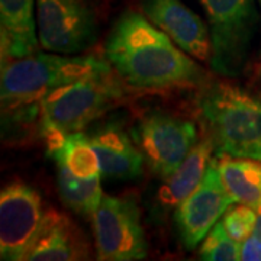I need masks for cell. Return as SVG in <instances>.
Segmentation results:
<instances>
[{"label": "cell", "mask_w": 261, "mask_h": 261, "mask_svg": "<svg viewBox=\"0 0 261 261\" xmlns=\"http://www.w3.org/2000/svg\"><path fill=\"white\" fill-rule=\"evenodd\" d=\"M105 58L126 86L138 90L202 87L206 75L192 57L145 15L123 12L105 41Z\"/></svg>", "instance_id": "1"}, {"label": "cell", "mask_w": 261, "mask_h": 261, "mask_svg": "<svg viewBox=\"0 0 261 261\" xmlns=\"http://www.w3.org/2000/svg\"><path fill=\"white\" fill-rule=\"evenodd\" d=\"M196 105L216 155L261 160V97L218 80L202 84Z\"/></svg>", "instance_id": "2"}, {"label": "cell", "mask_w": 261, "mask_h": 261, "mask_svg": "<svg viewBox=\"0 0 261 261\" xmlns=\"http://www.w3.org/2000/svg\"><path fill=\"white\" fill-rule=\"evenodd\" d=\"M112 70L106 58L68 56L58 53H35L2 61L0 97L5 111L29 112L51 90L90 75Z\"/></svg>", "instance_id": "3"}, {"label": "cell", "mask_w": 261, "mask_h": 261, "mask_svg": "<svg viewBox=\"0 0 261 261\" xmlns=\"http://www.w3.org/2000/svg\"><path fill=\"white\" fill-rule=\"evenodd\" d=\"M112 70L57 87L39 102L42 132H80L125 100L126 92Z\"/></svg>", "instance_id": "4"}, {"label": "cell", "mask_w": 261, "mask_h": 261, "mask_svg": "<svg viewBox=\"0 0 261 261\" xmlns=\"http://www.w3.org/2000/svg\"><path fill=\"white\" fill-rule=\"evenodd\" d=\"M211 29V70L225 79L244 74L257 28L254 0H199Z\"/></svg>", "instance_id": "5"}, {"label": "cell", "mask_w": 261, "mask_h": 261, "mask_svg": "<svg viewBox=\"0 0 261 261\" xmlns=\"http://www.w3.org/2000/svg\"><path fill=\"white\" fill-rule=\"evenodd\" d=\"M132 137L145 164L161 178L171 176L199 142L193 122L160 111L145 113L132 129Z\"/></svg>", "instance_id": "6"}, {"label": "cell", "mask_w": 261, "mask_h": 261, "mask_svg": "<svg viewBox=\"0 0 261 261\" xmlns=\"http://www.w3.org/2000/svg\"><path fill=\"white\" fill-rule=\"evenodd\" d=\"M90 219L97 260L135 261L147 257L148 244L134 199L103 196Z\"/></svg>", "instance_id": "7"}, {"label": "cell", "mask_w": 261, "mask_h": 261, "mask_svg": "<svg viewBox=\"0 0 261 261\" xmlns=\"http://www.w3.org/2000/svg\"><path fill=\"white\" fill-rule=\"evenodd\" d=\"M39 47L74 56L97 39V19L86 0H37Z\"/></svg>", "instance_id": "8"}, {"label": "cell", "mask_w": 261, "mask_h": 261, "mask_svg": "<svg viewBox=\"0 0 261 261\" xmlns=\"http://www.w3.org/2000/svg\"><path fill=\"white\" fill-rule=\"evenodd\" d=\"M41 196L23 181H12L0 193V258L25 260L44 221Z\"/></svg>", "instance_id": "9"}, {"label": "cell", "mask_w": 261, "mask_h": 261, "mask_svg": "<svg viewBox=\"0 0 261 261\" xmlns=\"http://www.w3.org/2000/svg\"><path fill=\"white\" fill-rule=\"evenodd\" d=\"M235 203L219 173L216 157L212 159L202 183L176 207L174 224L187 250H193L225 212Z\"/></svg>", "instance_id": "10"}, {"label": "cell", "mask_w": 261, "mask_h": 261, "mask_svg": "<svg viewBox=\"0 0 261 261\" xmlns=\"http://www.w3.org/2000/svg\"><path fill=\"white\" fill-rule=\"evenodd\" d=\"M142 13L185 53L211 63L212 38L209 25L181 0H140Z\"/></svg>", "instance_id": "11"}, {"label": "cell", "mask_w": 261, "mask_h": 261, "mask_svg": "<svg viewBox=\"0 0 261 261\" xmlns=\"http://www.w3.org/2000/svg\"><path fill=\"white\" fill-rule=\"evenodd\" d=\"M90 258L89 241L79 226L56 209L45 211L44 221L27 261H74Z\"/></svg>", "instance_id": "12"}, {"label": "cell", "mask_w": 261, "mask_h": 261, "mask_svg": "<svg viewBox=\"0 0 261 261\" xmlns=\"http://www.w3.org/2000/svg\"><path fill=\"white\" fill-rule=\"evenodd\" d=\"M100 160L102 177L115 180H135L144 171L145 160L129 135L118 123H105L89 135Z\"/></svg>", "instance_id": "13"}, {"label": "cell", "mask_w": 261, "mask_h": 261, "mask_svg": "<svg viewBox=\"0 0 261 261\" xmlns=\"http://www.w3.org/2000/svg\"><path fill=\"white\" fill-rule=\"evenodd\" d=\"M2 61L38 53L37 0H0Z\"/></svg>", "instance_id": "14"}, {"label": "cell", "mask_w": 261, "mask_h": 261, "mask_svg": "<svg viewBox=\"0 0 261 261\" xmlns=\"http://www.w3.org/2000/svg\"><path fill=\"white\" fill-rule=\"evenodd\" d=\"M214 154V144L205 135V138L199 141L187 154L177 170L164 178V183L159 190L160 203L164 207L173 209L177 207L187 196L192 195L205 177Z\"/></svg>", "instance_id": "15"}, {"label": "cell", "mask_w": 261, "mask_h": 261, "mask_svg": "<svg viewBox=\"0 0 261 261\" xmlns=\"http://www.w3.org/2000/svg\"><path fill=\"white\" fill-rule=\"evenodd\" d=\"M216 163L235 203L261 211V160L216 155Z\"/></svg>", "instance_id": "16"}, {"label": "cell", "mask_w": 261, "mask_h": 261, "mask_svg": "<svg viewBox=\"0 0 261 261\" xmlns=\"http://www.w3.org/2000/svg\"><path fill=\"white\" fill-rule=\"evenodd\" d=\"M56 164L57 186L61 200L75 214L92 218L96 209L102 203V176L93 178L79 177L63 163Z\"/></svg>", "instance_id": "17"}, {"label": "cell", "mask_w": 261, "mask_h": 261, "mask_svg": "<svg viewBox=\"0 0 261 261\" xmlns=\"http://www.w3.org/2000/svg\"><path fill=\"white\" fill-rule=\"evenodd\" d=\"M56 163H63L74 173L83 178H93L102 176L100 160L97 157L90 138L83 132L67 134L64 142L60 148L51 152Z\"/></svg>", "instance_id": "18"}, {"label": "cell", "mask_w": 261, "mask_h": 261, "mask_svg": "<svg viewBox=\"0 0 261 261\" xmlns=\"http://www.w3.org/2000/svg\"><path fill=\"white\" fill-rule=\"evenodd\" d=\"M199 258L206 261H237L240 257V243L225 229L222 221L216 222L206 233L199 247Z\"/></svg>", "instance_id": "19"}, {"label": "cell", "mask_w": 261, "mask_h": 261, "mask_svg": "<svg viewBox=\"0 0 261 261\" xmlns=\"http://www.w3.org/2000/svg\"><path fill=\"white\" fill-rule=\"evenodd\" d=\"M257 211L243 203H233L222 216V224L237 243H243L254 231Z\"/></svg>", "instance_id": "20"}, {"label": "cell", "mask_w": 261, "mask_h": 261, "mask_svg": "<svg viewBox=\"0 0 261 261\" xmlns=\"http://www.w3.org/2000/svg\"><path fill=\"white\" fill-rule=\"evenodd\" d=\"M240 257L244 261H261V240L251 233L240 244Z\"/></svg>", "instance_id": "21"}, {"label": "cell", "mask_w": 261, "mask_h": 261, "mask_svg": "<svg viewBox=\"0 0 261 261\" xmlns=\"http://www.w3.org/2000/svg\"><path fill=\"white\" fill-rule=\"evenodd\" d=\"M254 235H257L261 240V211L257 212V221H255V226H254V231H252Z\"/></svg>", "instance_id": "22"}, {"label": "cell", "mask_w": 261, "mask_h": 261, "mask_svg": "<svg viewBox=\"0 0 261 261\" xmlns=\"http://www.w3.org/2000/svg\"><path fill=\"white\" fill-rule=\"evenodd\" d=\"M260 5H261V0H260Z\"/></svg>", "instance_id": "23"}]
</instances>
